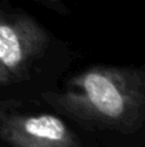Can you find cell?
Masks as SVG:
<instances>
[{"label":"cell","instance_id":"3957f363","mask_svg":"<svg viewBox=\"0 0 145 147\" xmlns=\"http://www.w3.org/2000/svg\"><path fill=\"white\" fill-rule=\"evenodd\" d=\"M0 140L10 147H84L70 126L50 111L0 104Z\"/></svg>","mask_w":145,"mask_h":147},{"label":"cell","instance_id":"277c9868","mask_svg":"<svg viewBox=\"0 0 145 147\" xmlns=\"http://www.w3.org/2000/svg\"><path fill=\"white\" fill-rule=\"evenodd\" d=\"M9 87H13V86H11V82H10V79L7 77L4 69H3L1 64H0V89H9Z\"/></svg>","mask_w":145,"mask_h":147},{"label":"cell","instance_id":"6da1fadb","mask_svg":"<svg viewBox=\"0 0 145 147\" xmlns=\"http://www.w3.org/2000/svg\"><path fill=\"white\" fill-rule=\"evenodd\" d=\"M41 100L90 131L134 136L144 130V69L96 64L71 76L61 90L43 92Z\"/></svg>","mask_w":145,"mask_h":147},{"label":"cell","instance_id":"7a4b0ae2","mask_svg":"<svg viewBox=\"0 0 145 147\" xmlns=\"http://www.w3.org/2000/svg\"><path fill=\"white\" fill-rule=\"evenodd\" d=\"M51 46L53 37L36 19L23 11L0 10V64L11 86L29 82Z\"/></svg>","mask_w":145,"mask_h":147}]
</instances>
